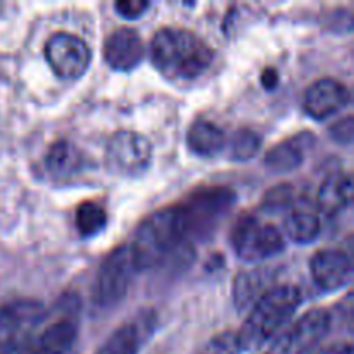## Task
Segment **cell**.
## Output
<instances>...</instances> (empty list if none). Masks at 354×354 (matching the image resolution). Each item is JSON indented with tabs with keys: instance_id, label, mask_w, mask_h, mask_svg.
<instances>
[{
	"instance_id": "7402d4cb",
	"label": "cell",
	"mask_w": 354,
	"mask_h": 354,
	"mask_svg": "<svg viewBox=\"0 0 354 354\" xmlns=\"http://www.w3.org/2000/svg\"><path fill=\"white\" fill-rule=\"evenodd\" d=\"M76 228L83 237H95L107 227V211L95 201H85L76 207Z\"/></svg>"
},
{
	"instance_id": "f546056e",
	"label": "cell",
	"mask_w": 354,
	"mask_h": 354,
	"mask_svg": "<svg viewBox=\"0 0 354 354\" xmlns=\"http://www.w3.org/2000/svg\"><path fill=\"white\" fill-rule=\"evenodd\" d=\"M265 354H266V353H265Z\"/></svg>"
},
{
	"instance_id": "5b68a950",
	"label": "cell",
	"mask_w": 354,
	"mask_h": 354,
	"mask_svg": "<svg viewBox=\"0 0 354 354\" xmlns=\"http://www.w3.org/2000/svg\"><path fill=\"white\" fill-rule=\"evenodd\" d=\"M45 317L47 311L37 299H17L0 308V354L23 351Z\"/></svg>"
},
{
	"instance_id": "f1b7e54d",
	"label": "cell",
	"mask_w": 354,
	"mask_h": 354,
	"mask_svg": "<svg viewBox=\"0 0 354 354\" xmlns=\"http://www.w3.org/2000/svg\"><path fill=\"white\" fill-rule=\"evenodd\" d=\"M315 354H353V349L349 344H334L330 348H325Z\"/></svg>"
},
{
	"instance_id": "ba28073f",
	"label": "cell",
	"mask_w": 354,
	"mask_h": 354,
	"mask_svg": "<svg viewBox=\"0 0 354 354\" xmlns=\"http://www.w3.org/2000/svg\"><path fill=\"white\" fill-rule=\"evenodd\" d=\"M152 161V145L145 135L120 130L106 145V166L113 175L135 178L144 175Z\"/></svg>"
},
{
	"instance_id": "ac0fdd59",
	"label": "cell",
	"mask_w": 354,
	"mask_h": 354,
	"mask_svg": "<svg viewBox=\"0 0 354 354\" xmlns=\"http://www.w3.org/2000/svg\"><path fill=\"white\" fill-rule=\"evenodd\" d=\"M227 145V135L218 124L207 120H197L187 131V147L201 158H214Z\"/></svg>"
},
{
	"instance_id": "7c38bea8",
	"label": "cell",
	"mask_w": 354,
	"mask_h": 354,
	"mask_svg": "<svg viewBox=\"0 0 354 354\" xmlns=\"http://www.w3.org/2000/svg\"><path fill=\"white\" fill-rule=\"evenodd\" d=\"M349 100L351 93L344 83L334 78H322L306 90L303 107L308 116L324 121L344 109Z\"/></svg>"
},
{
	"instance_id": "cb8c5ba5",
	"label": "cell",
	"mask_w": 354,
	"mask_h": 354,
	"mask_svg": "<svg viewBox=\"0 0 354 354\" xmlns=\"http://www.w3.org/2000/svg\"><path fill=\"white\" fill-rule=\"evenodd\" d=\"M241 351L242 349L239 346L237 334L227 330L214 335L197 354H241Z\"/></svg>"
},
{
	"instance_id": "e0dca14e",
	"label": "cell",
	"mask_w": 354,
	"mask_h": 354,
	"mask_svg": "<svg viewBox=\"0 0 354 354\" xmlns=\"http://www.w3.org/2000/svg\"><path fill=\"white\" fill-rule=\"evenodd\" d=\"M76 335L78 328L75 322L61 318L35 335L30 344L17 354H66L75 344Z\"/></svg>"
},
{
	"instance_id": "ffe728a7",
	"label": "cell",
	"mask_w": 354,
	"mask_h": 354,
	"mask_svg": "<svg viewBox=\"0 0 354 354\" xmlns=\"http://www.w3.org/2000/svg\"><path fill=\"white\" fill-rule=\"evenodd\" d=\"M83 156L80 149L69 140H57L50 145L45 156V166L54 176H69L80 169Z\"/></svg>"
},
{
	"instance_id": "9a60e30c",
	"label": "cell",
	"mask_w": 354,
	"mask_h": 354,
	"mask_svg": "<svg viewBox=\"0 0 354 354\" xmlns=\"http://www.w3.org/2000/svg\"><path fill=\"white\" fill-rule=\"evenodd\" d=\"M277 282V270L272 266H259L241 273L234 282V303L239 311H249Z\"/></svg>"
},
{
	"instance_id": "5bb4252c",
	"label": "cell",
	"mask_w": 354,
	"mask_h": 354,
	"mask_svg": "<svg viewBox=\"0 0 354 354\" xmlns=\"http://www.w3.org/2000/svg\"><path fill=\"white\" fill-rule=\"evenodd\" d=\"M156 328V317L151 311H145L140 317L127 322L118 327L95 354H138L144 342L152 335Z\"/></svg>"
},
{
	"instance_id": "484cf974",
	"label": "cell",
	"mask_w": 354,
	"mask_h": 354,
	"mask_svg": "<svg viewBox=\"0 0 354 354\" xmlns=\"http://www.w3.org/2000/svg\"><path fill=\"white\" fill-rule=\"evenodd\" d=\"M114 9L124 19H137L149 9V2H145V0H121V2H116Z\"/></svg>"
},
{
	"instance_id": "2e32d148",
	"label": "cell",
	"mask_w": 354,
	"mask_h": 354,
	"mask_svg": "<svg viewBox=\"0 0 354 354\" xmlns=\"http://www.w3.org/2000/svg\"><path fill=\"white\" fill-rule=\"evenodd\" d=\"M315 138L317 137L310 131H303L287 140H282L275 147L270 149L265 158V165L273 173H280V175L294 171L304 162L308 151L313 147Z\"/></svg>"
},
{
	"instance_id": "30bf717a",
	"label": "cell",
	"mask_w": 354,
	"mask_h": 354,
	"mask_svg": "<svg viewBox=\"0 0 354 354\" xmlns=\"http://www.w3.org/2000/svg\"><path fill=\"white\" fill-rule=\"evenodd\" d=\"M45 57L59 78L78 80L88 71L92 52L80 37L68 31H57L45 44Z\"/></svg>"
},
{
	"instance_id": "9c48e42d",
	"label": "cell",
	"mask_w": 354,
	"mask_h": 354,
	"mask_svg": "<svg viewBox=\"0 0 354 354\" xmlns=\"http://www.w3.org/2000/svg\"><path fill=\"white\" fill-rule=\"evenodd\" d=\"M327 310H311L280 332L266 354H310L330 330Z\"/></svg>"
},
{
	"instance_id": "603a6c76",
	"label": "cell",
	"mask_w": 354,
	"mask_h": 354,
	"mask_svg": "<svg viewBox=\"0 0 354 354\" xmlns=\"http://www.w3.org/2000/svg\"><path fill=\"white\" fill-rule=\"evenodd\" d=\"M261 147V137L249 128H241L230 137V158L244 162L254 158Z\"/></svg>"
},
{
	"instance_id": "4316f807",
	"label": "cell",
	"mask_w": 354,
	"mask_h": 354,
	"mask_svg": "<svg viewBox=\"0 0 354 354\" xmlns=\"http://www.w3.org/2000/svg\"><path fill=\"white\" fill-rule=\"evenodd\" d=\"M334 140L341 142V144H349L353 138V118L346 116L342 121H337V123L332 127L330 130Z\"/></svg>"
},
{
	"instance_id": "8992f818",
	"label": "cell",
	"mask_w": 354,
	"mask_h": 354,
	"mask_svg": "<svg viewBox=\"0 0 354 354\" xmlns=\"http://www.w3.org/2000/svg\"><path fill=\"white\" fill-rule=\"evenodd\" d=\"M232 245L242 261L263 263L282 254L286 241L272 223H265L252 214H244L234 225Z\"/></svg>"
},
{
	"instance_id": "3957f363",
	"label": "cell",
	"mask_w": 354,
	"mask_h": 354,
	"mask_svg": "<svg viewBox=\"0 0 354 354\" xmlns=\"http://www.w3.org/2000/svg\"><path fill=\"white\" fill-rule=\"evenodd\" d=\"M189 244L180 206L166 207L145 218L130 244L138 272L156 268Z\"/></svg>"
},
{
	"instance_id": "7a4b0ae2",
	"label": "cell",
	"mask_w": 354,
	"mask_h": 354,
	"mask_svg": "<svg viewBox=\"0 0 354 354\" xmlns=\"http://www.w3.org/2000/svg\"><path fill=\"white\" fill-rule=\"evenodd\" d=\"M303 303V292L296 286H277L249 310L237 332L242 351H258L282 332Z\"/></svg>"
},
{
	"instance_id": "44dd1931",
	"label": "cell",
	"mask_w": 354,
	"mask_h": 354,
	"mask_svg": "<svg viewBox=\"0 0 354 354\" xmlns=\"http://www.w3.org/2000/svg\"><path fill=\"white\" fill-rule=\"evenodd\" d=\"M322 223L313 211L292 209L283 221V232L296 244H311L320 235Z\"/></svg>"
},
{
	"instance_id": "d4e9b609",
	"label": "cell",
	"mask_w": 354,
	"mask_h": 354,
	"mask_svg": "<svg viewBox=\"0 0 354 354\" xmlns=\"http://www.w3.org/2000/svg\"><path fill=\"white\" fill-rule=\"evenodd\" d=\"M294 199V189L287 183H282V185L273 187L272 190H268L263 199V209L272 211V213H277V211L289 209V206L292 204Z\"/></svg>"
},
{
	"instance_id": "d6986e66",
	"label": "cell",
	"mask_w": 354,
	"mask_h": 354,
	"mask_svg": "<svg viewBox=\"0 0 354 354\" xmlns=\"http://www.w3.org/2000/svg\"><path fill=\"white\" fill-rule=\"evenodd\" d=\"M318 207L325 216H337L351 204L353 182L348 175H330L318 190Z\"/></svg>"
},
{
	"instance_id": "8fae6325",
	"label": "cell",
	"mask_w": 354,
	"mask_h": 354,
	"mask_svg": "<svg viewBox=\"0 0 354 354\" xmlns=\"http://www.w3.org/2000/svg\"><path fill=\"white\" fill-rule=\"evenodd\" d=\"M313 282L325 292H335L349 286L353 279L351 258L339 249H322L310 261Z\"/></svg>"
},
{
	"instance_id": "6da1fadb",
	"label": "cell",
	"mask_w": 354,
	"mask_h": 354,
	"mask_svg": "<svg viewBox=\"0 0 354 354\" xmlns=\"http://www.w3.org/2000/svg\"><path fill=\"white\" fill-rule=\"evenodd\" d=\"M151 61L165 78L190 82L206 71L214 52L203 38L183 28H162L151 40Z\"/></svg>"
},
{
	"instance_id": "52a82bcc",
	"label": "cell",
	"mask_w": 354,
	"mask_h": 354,
	"mask_svg": "<svg viewBox=\"0 0 354 354\" xmlns=\"http://www.w3.org/2000/svg\"><path fill=\"white\" fill-rule=\"evenodd\" d=\"M135 273H138L130 245L113 249L100 265L92 289V299L99 308H113L127 297Z\"/></svg>"
},
{
	"instance_id": "277c9868",
	"label": "cell",
	"mask_w": 354,
	"mask_h": 354,
	"mask_svg": "<svg viewBox=\"0 0 354 354\" xmlns=\"http://www.w3.org/2000/svg\"><path fill=\"white\" fill-rule=\"evenodd\" d=\"M235 196L225 187H209L194 192L183 204H178L185 223L187 242L204 241L225 220L234 206Z\"/></svg>"
},
{
	"instance_id": "4fadbf2b",
	"label": "cell",
	"mask_w": 354,
	"mask_h": 354,
	"mask_svg": "<svg viewBox=\"0 0 354 354\" xmlns=\"http://www.w3.org/2000/svg\"><path fill=\"white\" fill-rule=\"evenodd\" d=\"M144 57V40L133 28H118L104 44V61L114 71H131Z\"/></svg>"
},
{
	"instance_id": "83f0119b",
	"label": "cell",
	"mask_w": 354,
	"mask_h": 354,
	"mask_svg": "<svg viewBox=\"0 0 354 354\" xmlns=\"http://www.w3.org/2000/svg\"><path fill=\"white\" fill-rule=\"evenodd\" d=\"M261 83H263V86H265V88H268V90L275 88L277 83H279V73H277L273 68L265 69V71H263V75H261Z\"/></svg>"
}]
</instances>
